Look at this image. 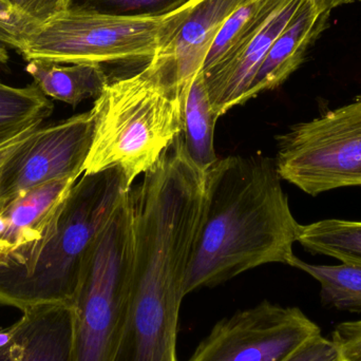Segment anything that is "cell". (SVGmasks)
Instances as JSON below:
<instances>
[{"label": "cell", "mask_w": 361, "mask_h": 361, "mask_svg": "<svg viewBox=\"0 0 361 361\" xmlns=\"http://www.w3.org/2000/svg\"><path fill=\"white\" fill-rule=\"evenodd\" d=\"M94 131L92 111L40 127L0 171V205L44 183L84 173Z\"/></svg>", "instance_id": "obj_8"}, {"label": "cell", "mask_w": 361, "mask_h": 361, "mask_svg": "<svg viewBox=\"0 0 361 361\" xmlns=\"http://www.w3.org/2000/svg\"><path fill=\"white\" fill-rule=\"evenodd\" d=\"M283 361H343V358L333 339L320 333L307 339Z\"/></svg>", "instance_id": "obj_21"}, {"label": "cell", "mask_w": 361, "mask_h": 361, "mask_svg": "<svg viewBox=\"0 0 361 361\" xmlns=\"http://www.w3.org/2000/svg\"><path fill=\"white\" fill-rule=\"evenodd\" d=\"M6 1H10L11 2V0H6Z\"/></svg>", "instance_id": "obj_27"}, {"label": "cell", "mask_w": 361, "mask_h": 361, "mask_svg": "<svg viewBox=\"0 0 361 361\" xmlns=\"http://www.w3.org/2000/svg\"><path fill=\"white\" fill-rule=\"evenodd\" d=\"M133 259L129 191L87 258L72 305L75 361H112L130 296Z\"/></svg>", "instance_id": "obj_5"}, {"label": "cell", "mask_w": 361, "mask_h": 361, "mask_svg": "<svg viewBox=\"0 0 361 361\" xmlns=\"http://www.w3.org/2000/svg\"><path fill=\"white\" fill-rule=\"evenodd\" d=\"M25 71L47 97L78 106L85 99H99L109 78L99 63L61 66L49 61H31Z\"/></svg>", "instance_id": "obj_14"}, {"label": "cell", "mask_w": 361, "mask_h": 361, "mask_svg": "<svg viewBox=\"0 0 361 361\" xmlns=\"http://www.w3.org/2000/svg\"><path fill=\"white\" fill-rule=\"evenodd\" d=\"M189 0H73V8L128 18L160 17L178 10Z\"/></svg>", "instance_id": "obj_19"}, {"label": "cell", "mask_w": 361, "mask_h": 361, "mask_svg": "<svg viewBox=\"0 0 361 361\" xmlns=\"http://www.w3.org/2000/svg\"><path fill=\"white\" fill-rule=\"evenodd\" d=\"M184 107L176 80L158 66L109 82L92 111V144L84 173L118 169L129 188L183 133Z\"/></svg>", "instance_id": "obj_3"}, {"label": "cell", "mask_w": 361, "mask_h": 361, "mask_svg": "<svg viewBox=\"0 0 361 361\" xmlns=\"http://www.w3.org/2000/svg\"><path fill=\"white\" fill-rule=\"evenodd\" d=\"M53 110L52 102L35 82L13 87L0 80V145L30 127L42 124Z\"/></svg>", "instance_id": "obj_16"}, {"label": "cell", "mask_w": 361, "mask_h": 361, "mask_svg": "<svg viewBox=\"0 0 361 361\" xmlns=\"http://www.w3.org/2000/svg\"><path fill=\"white\" fill-rule=\"evenodd\" d=\"M192 1L149 18L109 16L71 6L32 30L19 53L27 61L61 65L148 63L185 20Z\"/></svg>", "instance_id": "obj_4"}, {"label": "cell", "mask_w": 361, "mask_h": 361, "mask_svg": "<svg viewBox=\"0 0 361 361\" xmlns=\"http://www.w3.org/2000/svg\"><path fill=\"white\" fill-rule=\"evenodd\" d=\"M288 265L319 282L322 305L338 311L361 313V264H310L295 256Z\"/></svg>", "instance_id": "obj_18"}, {"label": "cell", "mask_w": 361, "mask_h": 361, "mask_svg": "<svg viewBox=\"0 0 361 361\" xmlns=\"http://www.w3.org/2000/svg\"><path fill=\"white\" fill-rule=\"evenodd\" d=\"M332 339L341 350L343 361H361V320L339 324Z\"/></svg>", "instance_id": "obj_23"}, {"label": "cell", "mask_w": 361, "mask_h": 361, "mask_svg": "<svg viewBox=\"0 0 361 361\" xmlns=\"http://www.w3.org/2000/svg\"><path fill=\"white\" fill-rule=\"evenodd\" d=\"M320 333L298 307L264 300L216 322L187 361H283Z\"/></svg>", "instance_id": "obj_7"}, {"label": "cell", "mask_w": 361, "mask_h": 361, "mask_svg": "<svg viewBox=\"0 0 361 361\" xmlns=\"http://www.w3.org/2000/svg\"><path fill=\"white\" fill-rule=\"evenodd\" d=\"M11 2L21 14L39 25L71 8L73 0H11Z\"/></svg>", "instance_id": "obj_22"}, {"label": "cell", "mask_w": 361, "mask_h": 361, "mask_svg": "<svg viewBox=\"0 0 361 361\" xmlns=\"http://www.w3.org/2000/svg\"><path fill=\"white\" fill-rule=\"evenodd\" d=\"M361 0H326V4L331 8H339V6H345V4H355L360 2Z\"/></svg>", "instance_id": "obj_25"}, {"label": "cell", "mask_w": 361, "mask_h": 361, "mask_svg": "<svg viewBox=\"0 0 361 361\" xmlns=\"http://www.w3.org/2000/svg\"><path fill=\"white\" fill-rule=\"evenodd\" d=\"M216 120L202 70L193 78L187 94L182 135L191 161L204 173L218 160L214 150Z\"/></svg>", "instance_id": "obj_15"}, {"label": "cell", "mask_w": 361, "mask_h": 361, "mask_svg": "<svg viewBox=\"0 0 361 361\" xmlns=\"http://www.w3.org/2000/svg\"><path fill=\"white\" fill-rule=\"evenodd\" d=\"M332 8L326 0H305L290 25L278 36L261 63L246 102L275 90L302 65L310 49L330 27Z\"/></svg>", "instance_id": "obj_12"}, {"label": "cell", "mask_w": 361, "mask_h": 361, "mask_svg": "<svg viewBox=\"0 0 361 361\" xmlns=\"http://www.w3.org/2000/svg\"><path fill=\"white\" fill-rule=\"evenodd\" d=\"M129 190L120 169L82 173L40 239L0 252V305L72 307L87 258Z\"/></svg>", "instance_id": "obj_2"}, {"label": "cell", "mask_w": 361, "mask_h": 361, "mask_svg": "<svg viewBox=\"0 0 361 361\" xmlns=\"http://www.w3.org/2000/svg\"><path fill=\"white\" fill-rule=\"evenodd\" d=\"M76 180L44 183L0 205V252L40 239L50 228Z\"/></svg>", "instance_id": "obj_13"}, {"label": "cell", "mask_w": 361, "mask_h": 361, "mask_svg": "<svg viewBox=\"0 0 361 361\" xmlns=\"http://www.w3.org/2000/svg\"><path fill=\"white\" fill-rule=\"evenodd\" d=\"M243 1L193 0L185 20L150 59L175 78L184 104L193 78L203 70L214 38Z\"/></svg>", "instance_id": "obj_10"}, {"label": "cell", "mask_w": 361, "mask_h": 361, "mask_svg": "<svg viewBox=\"0 0 361 361\" xmlns=\"http://www.w3.org/2000/svg\"><path fill=\"white\" fill-rule=\"evenodd\" d=\"M23 313L1 332L0 361H75L72 307L36 305Z\"/></svg>", "instance_id": "obj_11"}, {"label": "cell", "mask_w": 361, "mask_h": 361, "mask_svg": "<svg viewBox=\"0 0 361 361\" xmlns=\"http://www.w3.org/2000/svg\"><path fill=\"white\" fill-rule=\"evenodd\" d=\"M275 159H218L205 171V202L184 294L212 288L269 263L290 264L301 224Z\"/></svg>", "instance_id": "obj_1"}, {"label": "cell", "mask_w": 361, "mask_h": 361, "mask_svg": "<svg viewBox=\"0 0 361 361\" xmlns=\"http://www.w3.org/2000/svg\"><path fill=\"white\" fill-rule=\"evenodd\" d=\"M275 161L282 180L312 197L361 187V95L278 135Z\"/></svg>", "instance_id": "obj_6"}, {"label": "cell", "mask_w": 361, "mask_h": 361, "mask_svg": "<svg viewBox=\"0 0 361 361\" xmlns=\"http://www.w3.org/2000/svg\"><path fill=\"white\" fill-rule=\"evenodd\" d=\"M42 126V124L34 125V126L30 127L27 130L23 131V133H19L16 137L8 140L6 143L0 145V171H1L4 164L14 156L15 152H16L17 150L33 135V133H36Z\"/></svg>", "instance_id": "obj_24"}, {"label": "cell", "mask_w": 361, "mask_h": 361, "mask_svg": "<svg viewBox=\"0 0 361 361\" xmlns=\"http://www.w3.org/2000/svg\"><path fill=\"white\" fill-rule=\"evenodd\" d=\"M303 1L284 0L218 63L203 70L216 118L246 103V95L265 55L278 36L290 25Z\"/></svg>", "instance_id": "obj_9"}, {"label": "cell", "mask_w": 361, "mask_h": 361, "mask_svg": "<svg viewBox=\"0 0 361 361\" xmlns=\"http://www.w3.org/2000/svg\"><path fill=\"white\" fill-rule=\"evenodd\" d=\"M36 27L12 2L0 0V44L20 52L27 36Z\"/></svg>", "instance_id": "obj_20"}, {"label": "cell", "mask_w": 361, "mask_h": 361, "mask_svg": "<svg viewBox=\"0 0 361 361\" xmlns=\"http://www.w3.org/2000/svg\"><path fill=\"white\" fill-rule=\"evenodd\" d=\"M297 242L311 254L361 264V221L326 219L301 225Z\"/></svg>", "instance_id": "obj_17"}, {"label": "cell", "mask_w": 361, "mask_h": 361, "mask_svg": "<svg viewBox=\"0 0 361 361\" xmlns=\"http://www.w3.org/2000/svg\"><path fill=\"white\" fill-rule=\"evenodd\" d=\"M8 59H10V56H8V50H6V47L0 44V65L2 66L8 63Z\"/></svg>", "instance_id": "obj_26"}]
</instances>
